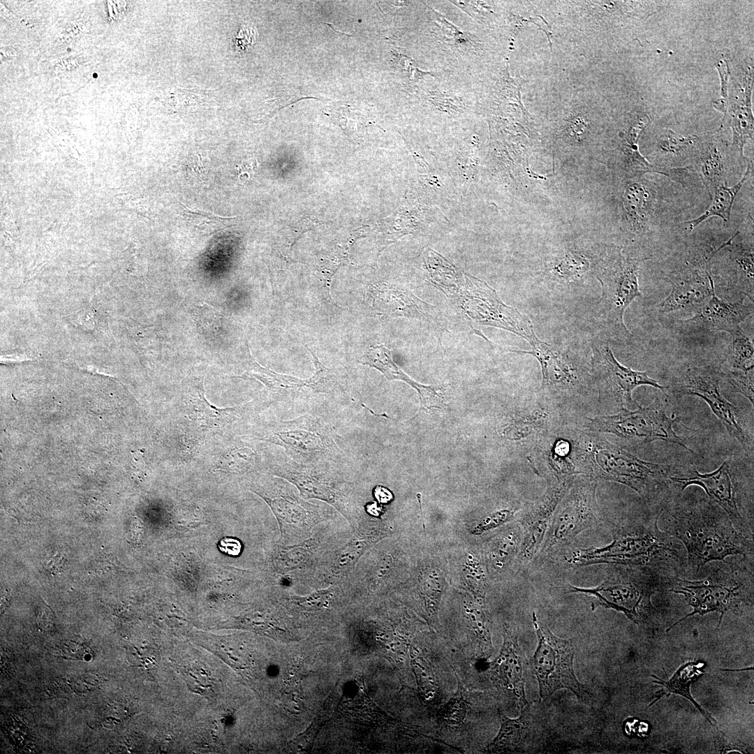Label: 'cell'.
Here are the masks:
<instances>
[{
    "mask_svg": "<svg viewBox=\"0 0 754 754\" xmlns=\"http://www.w3.org/2000/svg\"><path fill=\"white\" fill-rule=\"evenodd\" d=\"M670 577L649 567L617 566L596 586L568 584L566 590L568 593L592 596V611L600 607L614 609L641 626L654 610L652 596L660 588L667 587Z\"/></svg>",
    "mask_w": 754,
    "mask_h": 754,
    "instance_id": "5",
    "label": "cell"
},
{
    "mask_svg": "<svg viewBox=\"0 0 754 754\" xmlns=\"http://www.w3.org/2000/svg\"><path fill=\"white\" fill-rule=\"evenodd\" d=\"M374 494L380 503H387L392 498V493L386 488L382 486H378L375 488Z\"/></svg>",
    "mask_w": 754,
    "mask_h": 754,
    "instance_id": "45",
    "label": "cell"
},
{
    "mask_svg": "<svg viewBox=\"0 0 754 754\" xmlns=\"http://www.w3.org/2000/svg\"><path fill=\"white\" fill-rule=\"evenodd\" d=\"M526 672V658L519 644L517 632L511 626L505 624L503 646L495 661L493 673L510 700L522 709L528 703L525 693Z\"/></svg>",
    "mask_w": 754,
    "mask_h": 754,
    "instance_id": "21",
    "label": "cell"
},
{
    "mask_svg": "<svg viewBox=\"0 0 754 754\" xmlns=\"http://www.w3.org/2000/svg\"><path fill=\"white\" fill-rule=\"evenodd\" d=\"M260 439L283 448L289 458L300 463L340 461V450L331 430L309 414L275 423Z\"/></svg>",
    "mask_w": 754,
    "mask_h": 754,
    "instance_id": "10",
    "label": "cell"
},
{
    "mask_svg": "<svg viewBox=\"0 0 754 754\" xmlns=\"http://www.w3.org/2000/svg\"><path fill=\"white\" fill-rule=\"evenodd\" d=\"M572 481L549 482L545 493L532 503L520 519L522 532L518 559L527 565L540 552L553 514Z\"/></svg>",
    "mask_w": 754,
    "mask_h": 754,
    "instance_id": "18",
    "label": "cell"
},
{
    "mask_svg": "<svg viewBox=\"0 0 754 754\" xmlns=\"http://www.w3.org/2000/svg\"><path fill=\"white\" fill-rule=\"evenodd\" d=\"M686 268L672 274L670 282L671 290L666 298L658 305L660 313H670L684 309L695 312L711 296L715 289L709 264L693 260Z\"/></svg>",
    "mask_w": 754,
    "mask_h": 754,
    "instance_id": "17",
    "label": "cell"
},
{
    "mask_svg": "<svg viewBox=\"0 0 754 754\" xmlns=\"http://www.w3.org/2000/svg\"><path fill=\"white\" fill-rule=\"evenodd\" d=\"M522 532L519 526L510 528L496 536L488 545L487 557L491 570L503 571L518 556Z\"/></svg>",
    "mask_w": 754,
    "mask_h": 754,
    "instance_id": "32",
    "label": "cell"
},
{
    "mask_svg": "<svg viewBox=\"0 0 754 754\" xmlns=\"http://www.w3.org/2000/svg\"><path fill=\"white\" fill-rule=\"evenodd\" d=\"M641 263L620 257L597 276L602 287L598 315L608 329L624 337L630 334L624 323L625 311L635 299L642 297L638 281Z\"/></svg>",
    "mask_w": 754,
    "mask_h": 754,
    "instance_id": "13",
    "label": "cell"
},
{
    "mask_svg": "<svg viewBox=\"0 0 754 754\" xmlns=\"http://www.w3.org/2000/svg\"><path fill=\"white\" fill-rule=\"evenodd\" d=\"M534 727L532 706L528 703L522 709L517 718L502 717L500 731L491 746L513 751L526 750L532 739Z\"/></svg>",
    "mask_w": 754,
    "mask_h": 754,
    "instance_id": "29",
    "label": "cell"
},
{
    "mask_svg": "<svg viewBox=\"0 0 754 754\" xmlns=\"http://www.w3.org/2000/svg\"><path fill=\"white\" fill-rule=\"evenodd\" d=\"M337 463H300L286 456L276 461L273 472L294 485L304 498L324 501L346 516L349 486Z\"/></svg>",
    "mask_w": 754,
    "mask_h": 754,
    "instance_id": "12",
    "label": "cell"
},
{
    "mask_svg": "<svg viewBox=\"0 0 754 754\" xmlns=\"http://www.w3.org/2000/svg\"><path fill=\"white\" fill-rule=\"evenodd\" d=\"M701 138L693 135L685 137L670 128H663L653 141L651 158H656L660 167L673 168L685 160L693 159Z\"/></svg>",
    "mask_w": 754,
    "mask_h": 754,
    "instance_id": "25",
    "label": "cell"
},
{
    "mask_svg": "<svg viewBox=\"0 0 754 754\" xmlns=\"http://www.w3.org/2000/svg\"><path fill=\"white\" fill-rule=\"evenodd\" d=\"M723 128L701 138L693 161L709 193L727 184V158L732 154L730 145L722 138ZM733 155V154H732Z\"/></svg>",
    "mask_w": 754,
    "mask_h": 754,
    "instance_id": "23",
    "label": "cell"
},
{
    "mask_svg": "<svg viewBox=\"0 0 754 754\" xmlns=\"http://www.w3.org/2000/svg\"><path fill=\"white\" fill-rule=\"evenodd\" d=\"M573 435L569 457L579 474L625 485L646 499L671 485L674 465L642 460L595 432Z\"/></svg>",
    "mask_w": 754,
    "mask_h": 754,
    "instance_id": "3",
    "label": "cell"
},
{
    "mask_svg": "<svg viewBox=\"0 0 754 754\" xmlns=\"http://www.w3.org/2000/svg\"><path fill=\"white\" fill-rule=\"evenodd\" d=\"M529 343L531 350H510L516 353L528 354L540 363L542 370V387L549 390H565L575 385L578 377L575 369L561 353L545 341L535 337Z\"/></svg>",
    "mask_w": 754,
    "mask_h": 754,
    "instance_id": "22",
    "label": "cell"
},
{
    "mask_svg": "<svg viewBox=\"0 0 754 754\" xmlns=\"http://www.w3.org/2000/svg\"><path fill=\"white\" fill-rule=\"evenodd\" d=\"M182 215L194 228L212 233L228 226L233 217H223L206 210L192 209L182 204Z\"/></svg>",
    "mask_w": 754,
    "mask_h": 754,
    "instance_id": "36",
    "label": "cell"
},
{
    "mask_svg": "<svg viewBox=\"0 0 754 754\" xmlns=\"http://www.w3.org/2000/svg\"><path fill=\"white\" fill-rule=\"evenodd\" d=\"M727 564L730 571L717 569L700 579L690 580L679 576L670 577L669 591L682 594L693 611L672 624L666 632L694 614L704 616L711 612H719V626L727 612H740L741 605L752 598L753 571L739 564Z\"/></svg>",
    "mask_w": 754,
    "mask_h": 754,
    "instance_id": "6",
    "label": "cell"
},
{
    "mask_svg": "<svg viewBox=\"0 0 754 754\" xmlns=\"http://www.w3.org/2000/svg\"><path fill=\"white\" fill-rule=\"evenodd\" d=\"M591 348V374L603 406L617 412L633 405L638 407L632 394L641 385L651 386L665 393L667 387L646 371L633 370L619 362L607 342L595 341Z\"/></svg>",
    "mask_w": 754,
    "mask_h": 754,
    "instance_id": "11",
    "label": "cell"
},
{
    "mask_svg": "<svg viewBox=\"0 0 754 754\" xmlns=\"http://www.w3.org/2000/svg\"><path fill=\"white\" fill-rule=\"evenodd\" d=\"M272 508L280 522L290 524L313 523L318 515V507L305 502L292 491L272 494L258 493Z\"/></svg>",
    "mask_w": 754,
    "mask_h": 754,
    "instance_id": "27",
    "label": "cell"
},
{
    "mask_svg": "<svg viewBox=\"0 0 754 754\" xmlns=\"http://www.w3.org/2000/svg\"><path fill=\"white\" fill-rule=\"evenodd\" d=\"M532 622L538 645L530 664L538 681L540 698L547 699L556 691L566 689L579 701H586L591 695L575 675L573 665L575 646L572 640L555 635L534 612Z\"/></svg>",
    "mask_w": 754,
    "mask_h": 754,
    "instance_id": "7",
    "label": "cell"
},
{
    "mask_svg": "<svg viewBox=\"0 0 754 754\" xmlns=\"http://www.w3.org/2000/svg\"><path fill=\"white\" fill-rule=\"evenodd\" d=\"M326 594L327 593H320L317 595H313L307 598H300L297 599V603L299 605L306 609L319 608L324 604L327 598Z\"/></svg>",
    "mask_w": 754,
    "mask_h": 754,
    "instance_id": "42",
    "label": "cell"
},
{
    "mask_svg": "<svg viewBox=\"0 0 754 754\" xmlns=\"http://www.w3.org/2000/svg\"><path fill=\"white\" fill-rule=\"evenodd\" d=\"M744 300V297L737 301H726L718 297L714 289L710 298L693 317L677 321L679 328L686 333L720 331L730 333L753 313V305H745Z\"/></svg>",
    "mask_w": 754,
    "mask_h": 754,
    "instance_id": "20",
    "label": "cell"
},
{
    "mask_svg": "<svg viewBox=\"0 0 754 754\" xmlns=\"http://www.w3.org/2000/svg\"><path fill=\"white\" fill-rule=\"evenodd\" d=\"M704 663L700 661L697 662H688L681 666L677 672L674 674L672 677L668 681H663L658 678L656 676L652 675L653 677L656 679L653 681L654 683L660 684L663 686V688L656 693V699L650 703L648 707H650L654 704L656 701L660 699L664 695H670V693L680 695L689 701H690L694 706L699 710L702 715L706 718V720L716 729V720L711 716V715L705 709H704L699 704L696 702L694 698L690 694V685L700 674H703L701 671L704 666Z\"/></svg>",
    "mask_w": 754,
    "mask_h": 754,
    "instance_id": "28",
    "label": "cell"
},
{
    "mask_svg": "<svg viewBox=\"0 0 754 754\" xmlns=\"http://www.w3.org/2000/svg\"><path fill=\"white\" fill-rule=\"evenodd\" d=\"M597 480L584 475L572 480L553 514L538 554L549 557L599 521Z\"/></svg>",
    "mask_w": 754,
    "mask_h": 754,
    "instance_id": "8",
    "label": "cell"
},
{
    "mask_svg": "<svg viewBox=\"0 0 754 754\" xmlns=\"http://www.w3.org/2000/svg\"><path fill=\"white\" fill-rule=\"evenodd\" d=\"M190 415L205 428L221 429L239 417L238 408H219L212 406L204 397L202 383H197L188 394Z\"/></svg>",
    "mask_w": 754,
    "mask_h": 754,
    "instance_id": "31",
    "label": "cell"
},
{
    "mask_svg": "<svg viewBox=\"0 0 754 754\" xmlns=\"http://www.w3.org/2000/svg\"><path fill=\"white\" fill-rule=\"evenodd\" d=\"M219 549L228 555L237 556L242 550L240 542L233 538H223L219 543Z\"/></svg>",
    "mask_w": 754,
    "mask_h": 754,
    "instance_id": "41",
    "label": "cell"
},
{
    "mask_svg": "<svg viewBox=\"0 0 754 754\" xmlns=\"http://www.w3.org/2000/svg\"><path fill=\"white\" fill-rule=\"evenodd\" d=\"M731 256L738 268L739 290L753 302V247L747 245H736L731 251Z\"/></svg>",
    "mask_w": 754,
    "mask_h": 754,
    "instance_id": "35",
    "label": "cell"
},
{
    "mask_svg": "<svg viewBox=\"0 0 754 754\" xmlns=\"http://www.w3.org/2000/svg\"><path fill=\"white\" fill-rule=\"evenodd\" d=\"M753 171L752 161L748 162V165L741 180L732 186H727V184L716 188L714 192V198L709 207L700 216L692 220L683 222L688 230H693L704 221L713 216L720 217L725 226L730 224L732 206L736 196L741 188L744 184L747 181Z\"/></svg>",
    "mask_w": 754,
    "mask_h": 754,
    "instance_id": "30",
    "label": "cell"
},
{
    "mask_svg": "<svg viewBox=\"0 0 754 754\" xmlns=\"http://www.w3.org/2000/svg\"><path fill=\"white\" fill-rule=\"evenodd\" d=\"M249 378H256L274 390L280 392L299 391L304 387L317 392L318 379L315 374L309 378L300 379L288 375L275 373L254 362L245 374Z\"/></svg>",
    "mask_w": 754,
    "mask_h": 754,
    "instance_id": "33",
    "label": "cell"
},
{
    "mask_svg": "<svg viewBox=\"0 0 754 754\" xmlns=\"http://www.w3.org/2000/svg\"><path fill=\"white\" fill-rule=\"evenodd\" d=\"M372 305L378 313L428 323L443 330L446 322L440 310L404 287L381 284L372 289Z\"/></svg>",
    "mask_w": 754,
    "mask_h": 754,
    "instance_id": "19",
    "label": "cell"
},
{
    "mask_svg": "<svg viewBox=\"0 0 754 754\" xmlns=\"http://www.w3.org/2000/svg\"><path fill=\"white\" fill-rule=\"evenodd\" d=\"M730 334L732 340L725 359L728 368L725 370L746 371L754 367L753 363L747 364L749 361H753L754 346L752 341L740 326L730 332Z\"/></svg>",
    "mask_w": 754,
    "mask_h": 754,
    "instance_id": "34",
    "label": "cell"
},
{
    "mask_svg": "<svg viewBox=\"0 0 754 754\" xmlns=\"http://www.w3.org/2000/svg\"><path fill=\"white\" fill-rule=\"evenodd\" d=\"M38 625L43 630H49L54 625L53 615L47 606H41L37 614Z\"/></svg>",
    "mask_w": 754,
    "mask_h": 754,
    "instance_id": "43",
    "label": "cell"
},
{
    "mask_svg": "<svg viewBox=\"0 0 754 754\" xmlns=\"http://www.w3.org/2000/svg\"><path fill=\"white\" fill-rule=\"evenodd\" d=\"M66 559L59 554L53 555L47 562V570L53 574L62 572L65 568Z\"/></svg>",
    "mask_w": 754,
    "mask_h": 754,
    "instance_id": "44",
    "label": "cell"
},
{
    "mask_svg": "<svg viewBox=\"0 0 754 754\" xmlns=\"http://www.w3.org/2000/svg\"><path fill=\"white\" fill-rule=\"evenodd\" d=\"M730 78L726 87L727 108L722 126L727 124L732 132L730 148L732 152L744 157V145L753 140V115L751 95L753 89V52L742 58H732L726 61Z\"/></svg>",
    "mask_w": 754,
    "mask_h": 754,
    "instance_id": "14",
    "label": "cell"
},
{
    "mask_svg": "<svg viewBox=\"0 0 754 754\" xmlns=\"http://www.w3.org/2000/svg\"><path fill=\"white\" fill-rule=\"evenodd\" d=\"M719 371L720 379L729 383L734 391L746 397L753 406V367L746 371Z\"/></svg>",
    "mask_w": 754,
    "mask_h": 754,
    "instance_id": "39",
    "label": "cell"
},
{
    "mask_svg": "<svg viewBox=\"0 0 754 754\" xmlns=\"http://www.w3.org/2000/svg\"><path fill=\"white\" fill-rule=\"evenodd\" d=\"M360 363L379 370L388 380H400L408 383L420 394L421 408H440L443 404L439 393L441 387L424 385L413 380L397 366L390 350L383 345L371 347L363 355Z\"/></svg>",
    "mask_w": 754,
    "mask_h": 754,
    "instance_id": "24",
    "label": "cell"
},
{
    "mask_svg": "<svg viewBox=\"0 0 754 754\" xmlns=\"http://www.w3.org/2000/svg\"><path fill=\"white\" fill-rule=\"evenodd\" d=\"M589 269V263L579 257L566 256L553 267V276L559 283H571L579 279Z\"/></svg>",
    "mask_w": 754,
    "mask_h": 754,
    "instance_id": "37",
    "label": "cell"
},
{
    "mask_svg": "<svg viewBox=\"0 0 754 754\" xmlns=\"http://www.w3.org/2000/svg\"><path fill=\"white\" fill-rule=\"evenodd\" d=\"M260 463L258 453L249 447L236 448L230 450L224 459L228 468L237 473H246L253 470Z\"/></svg>",
    "mask_w": 754,
    "mask_h": 754,
    "instance_id": "38",
    "label": "cell"
},
{
    "mask_svg": "<svg viewBox=\"0 0 754 754\" xmlns=\"http://www.w3.org/2000/svg\"><path fill=\"white\" fill-rule=\"evenodd\" d=\"M720 380L719 369L708 365H691L681 375L674 392L677 394L696 396L703 399L730 436L746 452L749 449V442L737 420L738 409L721 393Z\"/></svg>",
    "mask_w": 754,
    "mask_h": 754,
    "instance_id": "16",
    "label": "cell"
},
{
    "mask_svg": "<svg viewBox=\"0 0 754 754\" xmlns=\"http://www.w3.org/2000/svg\"><path fill=\"white\" fill-rule=\"evenodd\" d=\"M676 422L679 420L667 415L665 403L656 399L649 406H639L634 411L623 408L615 414L588 418L587 428L590 431L612 434L622 439L639 440L644 443L665 441L693 452L675 432L673 426Z\"/></svg>",
    "mask_w": 754,
    "mask_h": 754,
    "instance_id": "9",
    "label": "cell"
},
{
    "mask_svg": "<svg viewBox=\"0 0 754 754\" xmlns=\"http://www.w3.org/2000/svg\"><path fill=\"white\" fill-rule=\"evenodd\" d=\"M653 521L620 526L612 530L611 543L602 547L575 549L564 561L570 568L596 564L649 567L667 575L679 576L687 566L686 552L676 538Z\"/></svg>",
    "mask_w": 754,
    "mask_h": 754,
    "instance_id": "2",
    "label": "cell"
},
{
    "mask_svg": "<svg viewBox=\"0 0 754 754\" xmlns=\"http://www.w3.org/2000/svg\"><path fill=\"white\" fill-rule=\"evenodd\" d=\"M670 480L671 485L678 487L681 491L690 485L701 487L709 498L723 510L737 530L753 538V522L746 517L740 506L737 484L727 461L707 473H700L696 469L683 466H674Z\"/></svg>",
    "mask_w": 754,
    "mask_h": 754,
    "instance_id": "15",
    "label": "cell"
},
{
    "mask_svg": "<svg viewBox=\"0 0 754 754\" xmlns=\"http://www.w3.org/2000/svg\"><path fill=\"white\" fill-rule=\"evenodd\" d=\"M516 510H500L482 519L473 528V533L481 534L490 529L498 527L513 519Z\"/></svg>",
    "mask_w": 754,
    "mask_h": 754,
    "instance_id": "40",
    "label": "cell"
},
{
    "mask_svg": "<svg viewBox=\"0 0 754 754\" xmlns=\"http://www.w3.org/2000/svg\"><path fill=\"white\" fill-rule=\"evenodd\" d=\"M623 205L633 229L645 232L649 228L656 204V195L646 179H637L626 186Z\"/></svg>",
    "mask_w": 754,
    "mask_h": 754,
    "instance_id": "26",
    "label": "cell"
},
{
    "mask_svg": "<svg viewBox=\"0 0 754 754\" xmlns=\"http://www.w3.org/2000/svg\"><path fill=\"white\" fill-rule=\"evenodd\" d=\"M667 533L684 546L687 566L694 573L713 561L732 555L753 559V538L733 525L727 514L709 500L677 502L665 512Z\"/></svg>",
    "mask_w": 754,
    "mask_h": 754,
    "instance_id": "1",
    "label": "cell"
},
{
    "mask_svg": "<svg viewBox=\"0 0 754 754\" xmlns=\"http://www.w3.org/2000/svg\"><path fill=\"white\" fill-rule=\"evenodd\" d=\"M434 286L469 323L503 329L528 342L536 336L528 317L505 304L486 282L457 267Z\"/></svg>",
    "mask_w": 754,
    "mask_h": 754,
    "instance_id": "4",
    "label": "cell"
},
{
    "mask_svg": "<svg viewBox=\"0 0 754 754\" xmlns=\"http://www.w3.org/2000/svg\"><path fill=\"white\" fill-rule=\"evenodd\" d=\"M103 507L97 502H93L92 501L89 502L85 507L86 512L91 516L97 517L103 515Z\"/></svg>",
    "mask_w": 754,
    "mask_h": 754,
    "instance_id": "46",
    "label": "cell"
}]
</instances>
